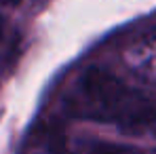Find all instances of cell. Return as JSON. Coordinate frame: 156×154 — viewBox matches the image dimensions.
<instances>
[{
    "label": "cell",
    "mask_w": 156,
    "mask_h": 154,
    "mask_svg": "<svg viewBox=\"0 0 156 154\" xmlns=\"http://www.w3.org/2000/svg\"><path fill=\"white\" fill-rule=\"evenodd\" d=\"M66 154H156V148H137V146H122L112 141H97L87 139L72 144Z\"/></svg>",
    "instance_id": "cell-3"
},
{
    "label": "cell",
    "mask_w": 156,
    "mask_h": 154,
    "mask_svg": "<svg viewBox=\"0 0 156 154\" xmlns=\"http://www.w3.org/2000/svg\"><path fill=\"white\" fill-rule=\"evenodd\" d=\"M4 27H6V23H4V19H2V15H0V42H2V38H4Z\"/></svg>",
    "instance_id": "cell-4"
},
{
    "label": "cell",
    "mask_w": 156,
    "mask_h": 154,
    "mask_svg": "<svg viewBox=\"0 0 156 154\" xmlns=\"http://www.w3.org/2000/svg\"><path fill=\"white\" fill-rule=\"evenodd\" d=\"M66 108L78 118L95 120L129 135L156 137V93L104 68H89L72 82Z\"/></svg>",
    "instance_id": "cell-1"
},
{
    "label": "cell",
    "mask_w": 156,
    "mask_h": 154,
    "mask_svg": "<svg viewBox=\"0 0 156 154\" xmlns=\"http://www.w3.org/2000/svg\"><path fill=\"white\" fill-rule=\"evenodd\" d=\"M2 2H4V4H19L21 0H2Z\"/></svg>",
    "instance_id": "cell-5"
},
{
    "label": "cell",
    "mask_w": 156,
    "mask_h": 154,
    "mask_svg": "<svg viewBox=\"0 0 156 154\" xmlns=\"http://www.w3.org/2000/svg\"><path fill=\"white\" fill-rule=\"evenodd\" d=\"M125 63L148 89L156 93V30L137 36L125 49Z\"/></svg>",
    "instance_id": "cell-2"
}]
</instances>
